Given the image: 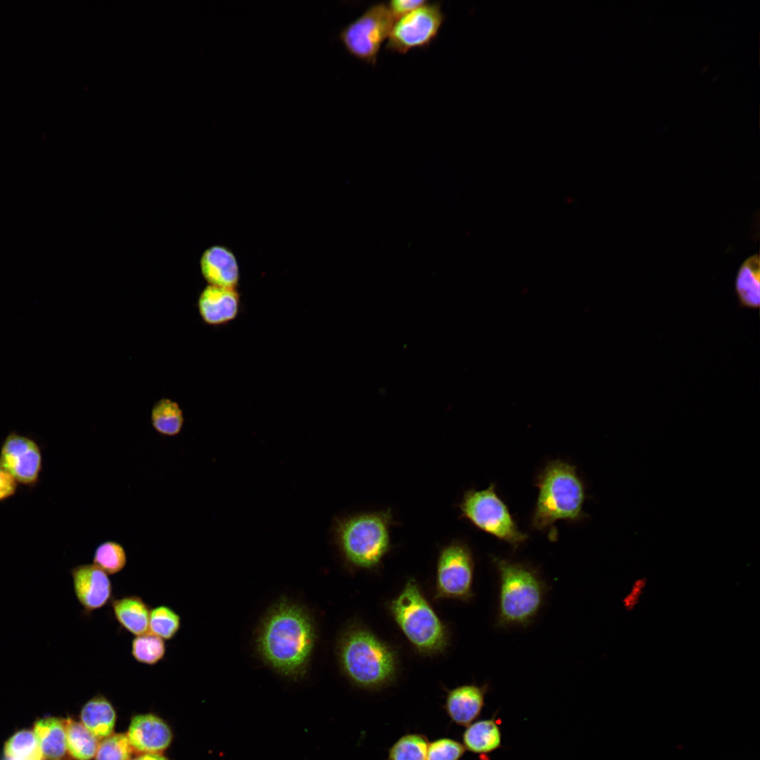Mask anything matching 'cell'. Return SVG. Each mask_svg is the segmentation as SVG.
I'll return each instance as SVG.
<instances>
[{
	"mask_svg": "<svg viewBox=\"0 0 760 760\" xmlns=\"http://www.w3.org/2000/svg\"><path fill=\"white\" fill-rule=\"evenodd\" d=\"M461 517L478 528L517 547L527 539L519 531L507 507L491 483L481 490H467L459 504Z\"/></svg>",
	"mask_w": 760,
	"mask_h": 760,
	"instance_id": "7",
	"label": "cell"
},
{
	"mask_svg": "<svg viewBox=\"0 0 760 760\" xmlns=\"http://www.w3.org/2000/svg\"><path fill=\"white\" fill-rule=\"evenodd\" d=\"M18 487V483L15 478L0 466V502L13 496Z\"/></svg>",
	"mask_w": 760,
	"mask_h": 760,
	"instance_id": "33",
	"label": "cell"
},
{
	"mask_svg": "<svg viewBox=\"0 0 760 760\" xmlns=\"http://www.w3.org/2000/svg\"><path fill=\"white\" fill-rule=\"evenodd\" d=\"M394 21L387 4H375L343 27L338 39L350 56L366 63L374 65L381 45L388 39Z\"/></svg>",
	"mask_w": 760,
	"mask_h": 760,
	"instance_id": "8",
	"label": "cell"
},
{
	"mask_svg": "<svg viewBox=\"0 0 760 760\" xmlns=\"http://www.w3.org/2000/svg\"><path fill=\"white\" fill-rule=\"evenodd\" d=\"M166 653V644L159 636L148 631L134 637L131 643V654L139 663L155 665Z\"/></svg>",
	"mask_w": 760,
	"mask_h": 760,
	"instance_id": "24",
	"label": "cell"
},
{
	"mask_svg": "<svg viewBox=\"0 0 760 760\" xmlns=\"http://www.w3.org/2000/svg\"><path fill=\"white\" fill-rule=\"evenodd\" d=\"M130 760H169L166 757L156 753H144Z\"/></svg>",
	"mask_w": 760,
	"mask_h": 760,
	"instance_id": "34",
	"label": "cell"
},
{
	"mask_svg": "<svg viewBox=\"0 0 760 760\" xmlns=\"http://www.w3.org/2000/svg\"><path fill=\"white\" fill-rule=\"evenodd\" d=\"M114 616L120 625L134 635L148 631L150 609L139 596L126 595L111 600Z\"/></svg>",
	"mask_w": 760,
	"mask_h": 760,
	"instance_id": "18",
	"label": "cell"
},
{
	"mask_svg": "<svg viewBox=\"0 0 760 760\" xmlns=\"http://www.w3.org/2000/svg\"><path fill=\"white\" fill-rule=\"evenodd\" d=\"M425 0H392L387 6L395 20L425 5Z\"/></svg>",
	"mask_w": 760,
	"mask_h": 760,
	"instance_id": "32",
	"label": "cell"
},
{
	"mask_svg": "<svg viewBox=\"0 0 760 760\" xmlns=\"http://www.w3.org/2000/svg\"><path fill=\"white\" fill-rule=\"evenodd\" d=\"M537 486L538 496L532 517L536 529H551L559 520L580 519L585 490L575 467L560 460L549 462L540 474Z\"/></svg>",
	"mask_w": 760,
	"mask_h": 760,
	"instance_id": "5",
	"label": "cell"
},
{
	"mask_svg": "<svg viewBox=\"0 0 760 760\" xmlns=\"http://www.w3.org/2000/svg\"><path fill=\"white\" fill-rule=\"evenodd\" d=\"M127 736L132 748L144 754L162 752L169 746L172 737L168 726L153 714L134 716Z\"/></svg>",
	"mask_w": 760,
	"mask_h": 760,
	"instance_id": "15",
	"label": "cell"
},
{
	"mask_svg": "<svg viewBox=\"0 0 760 760\" xmlns=\"http://www.w3.org/2000/svg\"><path fill=\"white\" fill-rule=\"evenodd\" d=\"M67 749L76 760H89L97 752L99 739L82 723L71 718L64 720Z\"/></svg>",
	"mask_w": 760,
	"mask_h": 760,
	"instance_id": "22",
	"label": "cell"
},
{
	"mask_svg": "<svg viewBox=\"0 0 760 760\" xmlns=\"http://www.w3.org/2000/svg\"><path fill=\"white\" fill-rule=\"evenodd\" d=\"M203 278L208 285L236 289L240 270L234 252L222 245H213L204 251L200 260Z\"/></svg>",
	"mask_w": 760,
	"mask_h": 760,
	"instance_id": "14",
	"label": "cell"
},
{
	"mask_svg": "<svg viewBox=\"0 0 760 760\" xmlns=\"http://www.w3.org/2000/svg\"><path fill=\"white\" fill-rule=\"evenodd\" d=\"M151 424L160 434L174 436L180 433L184 419L179 405L170 399L163 398L152 408Z\"/></svg>",
	"mask_w": 760,
	"mask_h": 760,
	"instance_id": "23",
	"label": "cell"
},
{
	"mask_svg": "<svg viewBox=\"0 0 760 760\" xmlns=\"http://www.w3.org/2000/svg\"><path fill=\"white\" fill-rule=\"evenodd\" d=\"M3 760H27V759H22V758H18V757H13V756H6V757Z\"/></svg>",
	"mask_w": 760,
	"mask_h": 760,
	"instance_id": "35",
	"label": "cell"
},
{
	"mask_svg": "<svg viewBox=\"0 0 760 760\" xmlns=\"http://www.w3.org/2000/svg\"><path fill=\"white\" fill-rule=\"evenodd\" d=\"M240 295L236 289L208 285L201 293L198 308L203 322L221 326L233 321L240 310Z\"/></svg>",
	"mask_w": 760,
	"mask_h": 760,
	"instance_id": "13",
	"label": "cell"
},
{
	"mask_svg": "<svg viewBox=\"0 0 760 760\" xmlns=\"http://www.w3.org/2000/svg\"><path fill=\"white\" fill-rule=\"evenodd\" d=\"M488 684H467L448 692L444 709L450 719L460 726H467L480 716L485 704Z\"/></svg>",
	"mask_w": 760,
	"mask_h": 760,
	"instance_id": "16",
	"label": "cell"
},
{
	"mask_svg": "<svg viewBox=\"0 0 760 760\" xmlns=\"http://www.w3.org/2000/svg\"><path fill=\"white\" fill-rule=\"evenodd\" d=\"M339 661L344 673L356 686L377 690L392 683L398 659L395 650L369 630L353 626L342 635Z\"/></svg>",
	"mask_w": 760,
	"mask_h": 760,
	"instance_id": "2",
	"label": "cell"
},
{
	"mask_svg": "<svg viewBox=\"0 0 760 760\" xmlns=\"http://www.w3.org/2000/svg\"><path fill=\"white\" fill-rule=\"evenodd\" d=\"M474 562L469 547L454 540L443 546L438 555L435 597L469 601L473 597Z\"/></svg>",
	"mask_w": 760,
	"mask_h": 760,
	"instance_id": "9",
	"label": "cell"
},
{
	"mask_svg": "<svg viewBox=\"0 0 760 760\" xmlns=\"http://www.w3.org/2000/svg\"><path fill=\"white\" fill-rule=\"evenodd\" d=\"M93 564L108 575L119 573L127 564L125 550L118 542L104 541L96 547L93 555Z\"/></svg>",
	"mask_w": 760,
	"mask_h": 760,
	"instance_id": "26",
	"label": "cell"
},
{
	"mask_svg": "<svg viewBox=\"0 0 760 760\" xmlns=\"http://www.w3.org/2000/svg\"><path fill=\"white\" fill-rule=\"evenodd\" d=\"M740 307L756 310L760 306V260L756 253L740 265L734 282Z\"/></svg>",
	"mask_w": 760,
	"mask_h": 760,
	"instance_id": "17",
	"label": "cell"
},
{
	"mask_svg": "<svg viewBox=\"0 0 760 760\" xmlns=\"http://www.w3.org/2000/svg\"><path fill=\"white\" fill-rule=\"evenodd\" d=\"M180 627V616L171 607L159 605L150 610L149 632L168 640L177 635Z\"/></svg>",
	"mask_w": 760,
	"mask_h": 760,
	"instance_id": "27",
	"label": "cell"
},
{
	"mask_svg": "<svg viewBox=\"0 0 760 760\" xmlns=\"http://www.w3.org/2000/svg\"><path fill=\"white\" fill-rule=\"evenodd\" d=\"M429 743L423 734L407 733L390 747L388 760H426Z\"/></svg>",
	"mask_w": 760,
	"mask_h": 760,
	"instance_id": "25",
	"label": "cell"
},
{
	"mask_svg": "<svg viewBox=\"0 0 760 760\" xmlns=\"http://www.w3.org/2000/svg\"><path fill=\"white\" fill-rule=\"evenodd\" d=\"M466 750L476 754L491 753L502 745V733L494 718L474 721L462 734Z\"/></svg>",
	"mask_w": 760,
	"mask_h": 760,
	"instance_id": "20",
	"label": "cell"
},
{
	"mask_svg": "<svg viewBox=\"0 0 760 760\" xmlns=\"http://www.w3.org/2000/svg\"><path fill=\"white\" fill-rule=\"evenodd\" d=\"M465 751L459 741L441 737L429 743L426 760H460Z\"/></svg>",
	"mask_w": 760,
	"mask_h": 760,
	"instance_id": "30",
	"label": "cell"
},
{
	"mask_svg": "<svg viewBox=\"0 0 760 760\" xmlns=\"http://www.w3.org/2000/svg\"><path fill=\"white\" fill-rule=\"evenodd\" d=\"M132 749L127 735H110L99 745L95 760H130Z\"/></svg>",
	"mask_w": 760,
	"mask_h": 760,
	"instance_id": "29",
	"label": "cell"
},
{
	"mask_svg": "<svg viewBox=\"0 0 760 760\" xmlns=\"http://www.w3.org/2000/svg\"><path fill=\"white\" fill-rule=\"evenodd\" d=\"M34 728L43 759H65L68 749L64 720L55 717L44 718L34 723Z\"/></svg>",
	"mask_w": 760,
	"mask_h": 760,
	"instance_id": "19",
	"label": "cell"
},
{
	"mask_svg": "<svg viewBox=\"0 0 760 760\" xmlns=\"http://www.w3.org/2000/svg\"><path fill=\"white\" fill-rule=\"evenodd\" d=\"M390 509L361 512L335 519L332 533L342 556L350 565L376 568L391 549Z\"/></svg>",
	"mask_w": 760,
	"mask_h": 760,
	"instance_id": "3",
	"label": "cell"
},
{
	"mask_svg": "<svg viewBox=\"0 0 760 760\" xmlns=\"http://www.w3.org/2000/svg\"><path fill=\"white\" fill-rule=\"evenodd\" d=\"M4 753L6 756L43 760L36 735L30 730H22L13 734L5 744Z\"/></svg>",
	"mask_w": 760,
	"mask_h": 760,
	"instance_id": "28",
	"label": "cell"
},
{
	"mask_svg": "<svg viewBox=\"0 0 760 760\" xmlns=\"http://www.w3.org/2000/svg\"><path fill=\"white\" fill-rule=\"evenodd\" d=\"M82 723L98 739L111 735L115 723V711L111 703L103 696L98 695L89 699L82 709Z\"/></svg>",
	"mask_w": 760,
	"mask_h": 760,
	"instance_id": "21",
	"label": "cell"
},
{
	"mask_svg": "<svg viewBox=\"0 0 760 760\" xmlns=\"http://www.w3.org/2000/svg\"><path fill=\"white\" fill-rule=\"evenodd\" d=\"M445 15L440 3H427L393 23L387 39L388 51L405 54L428 46L437 37Z\"/></svg>",
	"mask_w": 760,
	"mask_h": 760,
	"instance_id": "10",
	"label": "cell"
},
{
	"mask_svg": "<svg viewBox=\"0 0 760 760\" xmlns=\"http://www.w3.org/2000/svg\"><path fill=\"white\" fill-rule=\"evenodd\" d=\"M75 596L86 613L101 609L112 600L108 575L94 564H80L70 571Z\"/></svg>",
	"mask_w": 760,
	"mask_h": 760,
	"instance_id": "12",
	"label": "cell"
},
{
	"mask_svg": "<svg viewBox=\"0 0 760 760\" xmlns=\"http://www.w3.org/2000/svg\"><path fill=\"white\" fill-rule=\"evenodd\" d=\"M395 623L412 646L424 654L443 652L448 643L445 626L422 594L414 579H410L388 605Z\"/></svg>",
	"mask_w": 760,
	"mask_h": 760,
	"instance_id": "6",
	"label": "cell"
},
{
	"mask_svg": "<svg viewBox=\"0 0 760 760\" xmlns=\"http://www.w3.org/2000/svg\"><path fill=\"white\" fill-rule=\"evenodd\" d=\"M315 642L311 618L302 607L288 601H281L272 608L256 640L266 663L290 678L304 675Z\"/></svg>",
	"mask_w": 760,
	"mask_h": 760,
	"instance_id": "1",
	"label": "cell"
},
{
	"mask_svg": "<svg viewBox=\"0 0 760 760\" xmlns=\"http://www.w3.org/2000/svg\"><path fill=\"white\" fill-rule=\"evenodd\" d=\"M647 582V579L643 577L633 581L630 589L622 599V604L626 610L632 611L638 607L646 590Z\"/></svg>",
	"mask_w": 760,
	"mask_h": 760,
	"instance_id": "31",
	"label": "cell"
},
{
	"mask_svg": "<svg viewBox=\"0 0 760 760\" xmlns=\"http://www.w3.org/2000/svg\"><path fill=\"white\" fill-rule=\"evenodd\" d=\"M42 453L39 443L32 438L10 431L0 447V466L17 481L32 488L38 482L42 470Z\"/></svg>",
	"mask_w": 760,
	"mask_h": 760,
	"instance_id": "11",
	"label": "cell"
},
{
	"mask_svg": "<svg viewBox=\"0 0 760 760\" xmlns=\"http://www.w3.org/2000/svg\"><path fill=\"white\" fill-rule=\"evenodd\" d=\"M500 579L498 628L528 626L540 610L547 586L535 569L527 565L493 558Z\"/></svg>",
	"mask_w": 760,
	"mask_h": 760,
	"instance_id": "4",
	"label": "cell"
}]
</instances>
